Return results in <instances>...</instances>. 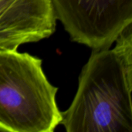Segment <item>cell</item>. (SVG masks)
<instances>
[{
    "label": "cell",
    "mask_w": 132,
    "mask_h": 132,
    "mask_svg": "<svg viewBox=\"0 0 132 132\" xmlns=\"http://www.w3.org/2000/svg\"><path fill=\"white\" fill-rule=\"evenodd\" d=\"M132 24L113 49L93 50L70 108L61 112L68 132H132Z\"/></svg>",
    "instance_id": "cell-1"
},
{
    "label": "cell",
    "mask_w": 132,
    "mask_h": 132,
    "mask_svg": "<svg viewBox=\"0 0 132 132\" xmlns=\"http://www.w3.org/2000/svg\"><path fill=\"white\" fill-rule=\"evenodd\" d=\"M57 90L46 77L42 60L0 50V131H53L62 119Z\"/></svg>",
    "instance_id": "cell-2"
},
{
    "label": "cell",
    "mask_w": 132,
    "mask_h": 132,
    "mask_svg": "<svg viewBox=\"0 0 132 132\" xmlns=\"http://www.w3.org/2000/svg\"><path fill=\"white\" fill-rule=\"evenodd\" d=\"M70 39L92 50L109 49L132 24V0H51Z\"/></svg>",
    "instance_id": "cell-3"
},
{
    "label": "cell",
    "mask_w": 132,
    "mask_h": 132,
    "mask_svg": "<svg viewBox=\"0 0 132 132\" xmlns=\"http://www.w3.org/2000/svg\"><path fill=\"white\" fill-rule=\"evenodd\" d=\"M56 20L51 0H0V50L49 38Z\"/></svg>",
    "instance_id": "cell-4"
}]
</instances>
